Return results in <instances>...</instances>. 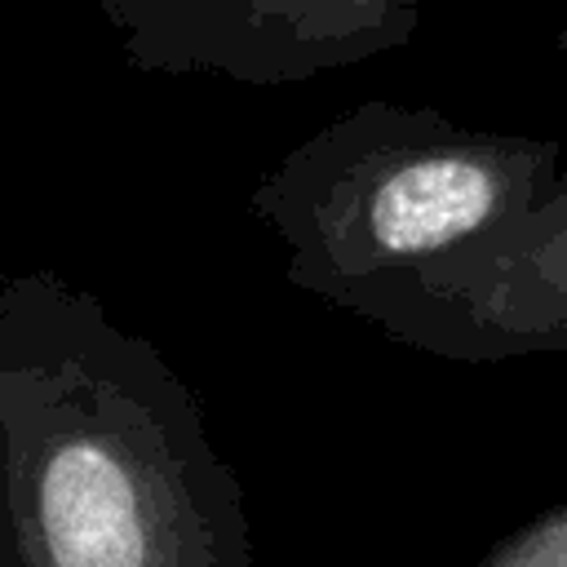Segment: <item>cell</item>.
<instances>
[{
  "mask_svg": "<svg viewBox=\"0 0 567 567\" xmlns=\"http://www.w3.org/2000/svg\"><path fill=\"white\" fill-rule=\"evenodd\" d=\"M425 0H97L146 75L297 84L403 49Z\"/></svg>",
  "mask_w": 567,
  "mask_h": 567,
  "instance_id": "obj_4",
  "label": "cell"
},
{
  "mask_svg": "<svg viewBox=\"0 0 567 567\" xmlns=\"http://www.w3.org/2000/svg\"><path fill=\"white\" fill-rule=\"evenodd\" d=\"M0 567H252L195 385L53 270L0 279Z\"/></svg>",
  "mask_w": 567,
  "mask_h": 567,
  "instance_id": "obj_1",
  "label": "cell"
},
{
  "mask_svg": "<svg viewBox=\"0 0 567 567\" xmlns=\"http://www.w3.org/2000/svg\"><path fill=\"white\" fill-rule=\"evenodd\" d=\"M341 310L452 363L567 354V159L523 213L363 284Z\"/></svg>",
  "mask_w": 567,
  "mask_h": 567,
  "instance_id": "obj_3",
  "label": "cell"
},
{
  "mask_svg": "<svg viewBox=\"0 0 567 567\" xmlns=\"http://www.w3.org/2000/svg\"><path fill=\"white\" fill-rule=\"evenodd\" d=\"M558 164V137L465 128L439 106L372 97L279 155L248 208L279 239L288 284L341 306L523 213Z\"/></svg>",
  "mask_w": 567,
  "mask_h": 567,
  "instance_id": "obj_2",
  "label": "cell"
},
{
  "mask_svg": "<svg viewBox=\"0 0 567 567\" xmlns=\"http://www.w3.org/2000/svg\"><path fill=\"white\" fill-rule=\"evenodd\" d=\"M474 567H567V501L496 540Z\"/></svg>",
  "mask_w": 567,
  "mask_h": 567,
  "instance_id": "obj_5",
  "label": "cell"
},
{
  "mask_svg": "<svg viewBox=\"0 0 567 567\" xmlns=\"http://www.w3.org/2000/svg\"><path fill=\"white\" fill-rule=\"evenodd\" d=\"M554 49H558V53H563V58H567V31H563V35H558V40H554Z\"/></svg>",
  "mask_w": 567,
  "mask_h": 567,
  "instance_id": "obj_6",
  "label": "cell"
}]
</instances>
